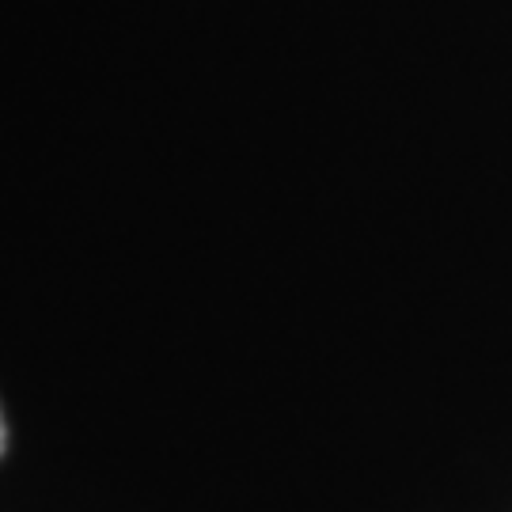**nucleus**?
<instances>
[{"label": "nucleus", "instance_id": "f257e3e1", "mask_svg": "<svg viewBox=\"0 0 512 512\" xmlns=\"http://www.w3.org/2000/svg\"><path fill=\"white\" fill-rule=\"evenodd\" d=\"M4 440H8V429H4V414H0V452H4Z\"/></svg>", "mask_w": 512, "mask_h": 512}]
</instances>
